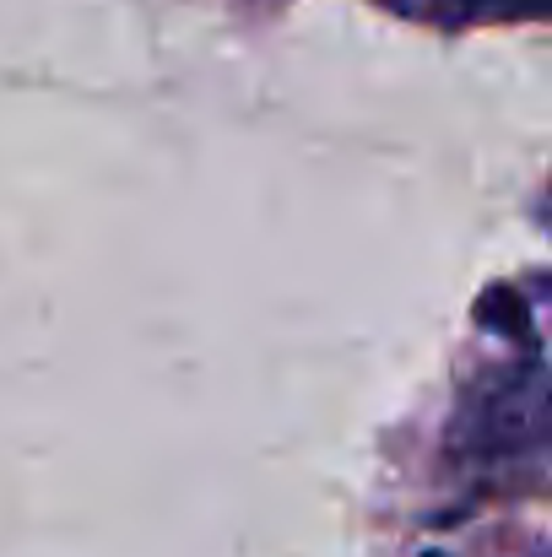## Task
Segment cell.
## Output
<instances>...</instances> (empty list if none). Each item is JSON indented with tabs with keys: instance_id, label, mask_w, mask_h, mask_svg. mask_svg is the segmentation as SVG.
Instances as JSON below:
<instances>
[{
	"instance_id": "cell-1",
	"label": "cell",
	"mask_w": 552,
	"mask_h": 557,
	"mask_svg": "<svg viewBox=\"0 0 552 557\" xmlns=\"http://www.w3.org/2000/svg\"><path fill=\"white\" fill-rule=\"evenodd\" d=\"M455 444H466V460H499L520 449L552 444V373L548 369H499L471 400L461 406Z\"/></svg>"
},
{
	"instance_id": "cell-2",
	"label": "cell",
	"mask_w": 552,
	"mask_h": 557,
	"mask_svg": "<svg viewBox=\"0 0 552 557\" xmlns=\"http://www.w3.org/2000/svg\"><path fill=\"white\" fill-rule=\"evenodd\" d=\"M395 16L428 22V27H477V22H526L552 16V0H379Z\"/></svg>"
}]
</instances>
